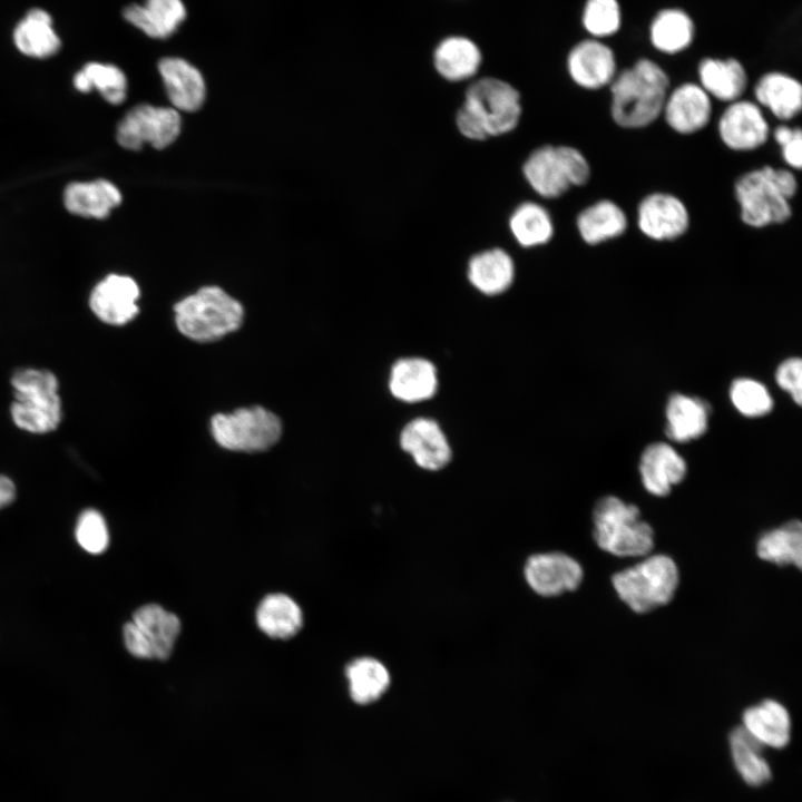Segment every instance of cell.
<instances>
[{"mask_svg": "<svg viewBox=\"0 0 802 802\" xmlns=\"http://www.w3.org/2000/svg\"><path fill=\"white\" fill-rule=\"evenodd\" d=\"M528 586L538 595L552 597L576 589L583 579V568L564 552H542L530 556L524 569Z\"/></svg>", "mask_w": 802, "mask_h": 802, "instance_id": "15", "label": "cell"}, {"mask_svg": "<svg viewBox=\"0 0 802 802\" xmlns=\"http://www.w3.org/2000/svg\"><path fill=\"white\" fill-rule=\"evenodd\" d=\"M695 26L691 16L679 8L658 11L649 26V39L655 49L675 55L687 49L694 40Z\"/></svg>", "mask_w": 802, "mask_h": 802, "instance_id": "32", "label": "cell"}, {"mask_svg": "<svg viewBox=\"0 0 802 802\" xmlns=\"http://www.w3.org/2000/svg\"><path fill=\"white\" fill-rule=\"evenodd\" d=\"M515 263L502 248H489L470 257L467 277L481 294L499 295L505 293L515 280Z\"/></svg>", "mask_w": 802, "mask_h": 802, "instance_id": "26", "label": "cell"}, {"mask_svg": "<svg viewBox=\"0 0 802 802\" xmlns=\"http://www.w3.org/2000/svg\"><path fill=\"white\" fill-rule=\"evenodd\" d=\"M731 755L736 771L751 786H761L772 777L771 767L762 752L764 746L742 725L734 727L728 737Z\"/></svg>", "mask_w": 802, "mask_h": 802, "instance_id": "34", "label": "cell"}, {"mask_svg": "<svg viewBox=\"0 0 802 802\" xmlns=\"http://www.w3.org/2000/svg\"><path fill=\"white\" fill-rule=\"evenodd\" d=\"M345 676L351 698L361 705L379 700L390 685L387 667L373 657L353 659L345 668Z\"/></svg>", "mask_w": 802, "mask_h": 802, "instance_id": "36", "label": "cell"}, {"mask_svg": "<svg viewBox=\"0 0 802 802\" xmlns=\"http://www.w3.org/2000/svg\"><path fill=\"white\" fill-rule=\"evenodd\" d=\"M756 552L763 560L801 568L802 563V525L799 520H790L784 525L764 532L757 540Z\"/></svg>", "mask_w": 802, "mask_h": 802, "instance_id": "37", "label": "cell"}, {"mask_svg": "<svg viewBox=\"0 0 802 802\" xmlns=\"http://www.w3.org/2000/svg\"><path fill=\"white\" fill-rule=\"evenodd\" d=\"M522 173L534 192L551 199L563 196L571 187L586 185L591 176V167L576 147L544 145L529 154Z\"/></svg>", "mask_w": 802, "mask_h": 802, "instance_id": "7", "label": "cell"}, {"mask_svg": "<svg viewBox=\"0 0 802 802\" xmlns=\"http://www.w3.org/2000/svg\"><path fill=\"white\" fill-rule=\"evenodd\" d=\"M180 125V116L175 108L140 104L128 110L119 121L116 139L121 147L130 150H138L145 144L163 149L178 137Z\"/></svg>", "mask_w": 802, "mask_h": 802, "instance_id": "11", "label": "cell"}, {"mask_svg": "<svg viewBox=\"0 0 802 802\" xmlns=\"http://www.w3.org/2000/svg\"><path fill=\"white\" fill-rule=\"evenodd\" d=\"M608 87L613 121L624 129H643L662 116L669 77L654 60L640 58L617 72Z\"/></svg>", "mask_w": 802, "mask_h": 802, "instance_id": "1", "label": "cell"}, {"mask_svg": "<svg viewBox=\"0 0 802 802\" xmlns=\"http://www.w3.org/2000/svg\"><path fill=\"white\" fill-rule=\"evenodd\" d=\"M400 446L420 468L437 471L451 459V448L439 423L430 418H415L400 433Z\"/></svg>", "mask_w": 802, "mask_h": 802, "instance_id": "18", "label": "cell"}, {"mask_svg": "<svg viewBox=\"0 0 802 802\" xmlns=\"http://www.w3.org/2000/svg\"><path fill=\"white\" fill-rule=\"evenodd\" d=\"M124 18L146 36L165 39L176 32L186 18L182 0H145L133 3L123 11Z\"/></svg>", "mask_w": 802, "mask_h": 802, "instance_id": "27", "label": "cell"}, {"mask_svg": "<svg viewBox=\"0 0 802 802\" xmlns=\"http://www.w3.org/2000/svg\"><path fill=\"white\" fill-rule=\"evenodd\" d=\"M16 499V486L6 475H0V509L9 506Z\"/></svg>", "mask_w": 802, "mask_h": 802, "instance_id": "44", "label": "cell"}, {"mask_svg": "<svg viewBox=\"0 0 802 802\" xmlns=\"http://www.w3.org/2000/svg\"><path fill=\"white\" fill-rule=\"evenodd\" d=\"M698 85L712 99L730 104L741 99L747 87V72L735 58H703L697 66Z\"/></svg>", "mask_w": 802, "mask_h": 802, "instance_id": "23", "label": "cell"}, {"mask_svg": "<svg viewBox=\"0 0 802 802\" xmlns=\"http://www.w3.org/2000/svg\"><path fill=\"white\" fill-rule=\"evenodd\" d=\"M730 399L744 417L759 418L773 409V399L767 388L751 378H737L730 387Z\"/></svg>", "mask_w": 802, "mask_h": 802, "instance_id": "39", "label": "cell"}, {"mask_svg": "<svg viewBox=\"0 0 802 802\" xmlns=\"http://www.w3.org/2000/svg\"><path fill=\"white\" fill-rule=\"evenodd\" d=\"M567 71L577 86L587 90L609 86L618 72L614 51L596 38L579 41L570 49Z\"/></svg>", "mask_w": 802, "mask_h": 802, "instance_id": "17", "label": "cell"}, {"mask_svg": "<svg viewBox=\"0 0 802 802\" xmlns=\"http://www.w3.org/2000/svg\"><path fill=\"white\" fill-rule=\"evenodd\" d=\"M619 598L634 612L646 613L667 604L678 585L675 561L666 555H653L613 576Z\"/></svg>", "mask_w": 802, "mask_h": 802, "instance_id": "8", "label": "cell"}, {"mask_svg": "<svg viewBox=\"0 0 802 802\" xmlns=\"http://www.w3.org/2000/svg\"><path fill=\"white\" fill-rule=\"evenodd\" d=\"M481 59V52L473 41L456 36L442 40L433 53L436 70L450 81H461L475 76Z\"/></svg>", "mask_w": 802, "mask_h": 802, "instance_id": "31", "label": "cell"}, {"mask_svg": "<svg viewBox=\"0 0 802 802\" xmlns=\"http://www.w3.org/2000/svg\"><path fill=\"white\" fill-rule=\"evenodd\" d=\"M12 39L22 55L37 59L49 58L61 47L51 16L41 8H32L26 13L14 27Z\"/></svg>", "mask_w": 802, "mask_h": 802, "instance_id": "30", "label": "cell"}, {"mask_svg": "<svg viewBox=\"0 0 802 802\" xmlns=\"http://www.w3.org/2000/svg\"><path fill=\"white\" fill-rule=\"evenodd\" d=\"M281 419L261 405L217 413L211 420L215 442L229 451L262 452L275 446L282 436Z\"/></svg>", "mask_w": 802, "mask_h": 802, "instance_id": "9", "label": "cell"}, {"mask_svg": "<svg viewBox=\"0 0 802 802\" xmlns=\"http://www.w3.org/2000/svg\"><path fill=\"white\" fill-rule=\"evenodd\" d=\"M10 415L17 428L33 434L56 430L62 420L59 381L46 369H20L11 376Z\"/></svg>", "mask_w": 802, "mask_h": 802, "instance_id": "5", "label": "cell"}, {"mask_svg": "<svg viewBox=\"0 0 802 802\" xmlns=\"http://www.w3.org/2000/svg\"><path fill=\"white\" fill-rule=\"evenodd\" d=\"M581 21L594 38L609 37L620 28V6L617 0H586Z\"/></svg>", "mask_w": 802, "mask_h": 802, "instance_id": "40", "label": "cell"}, {"mask_svg": "<svg viewBox=\"0 0 802 802\" xmlns=\"http://www.w3.org/2000/svg\"><path fill=\"white\" fill-rule=\"evenodd\" d=\"M626 212L612 199H599L584 209L576 218L580 238L590 246L600 245L624 235L628 228Z\"/></svg>", "mask_w": 802, "mask_h": 802, "instance_id": "25", "label": "cell"}, {"mask_svg": "<svg viewBox=\"0 0 802 802\" xmlns=\"http://www.w3.org/2000/svg\"><path fill=\"white\" fill-rule=\"evenodd\" d=\"M594 538L598 547L618 557L647 555L654 546V531L642 520L637 506L616 496L599 499L593 512Z\"/></svg>", "mask_w": 802, "mask_h": 802, "instance_id": "6", "label": "cell"}, {"mask_svg": "<svg viewBox=\"0 0 802 802\" xmlns=\"http://www.w3.org/2000/svg\"><path fill=\"white\" fill-rule=\"evenodd\" d=\"M258 628L272 638L286 639L294 636L303 625L300 606L285 594L265 596L256 609Z\"/></svg>", "mask_w": 802, "mask_h": 802, "instance_id": "33", "label": "cell"}, {"mask_svg": "<svg viewBox=\"0 0 802 802\" xmlns=\"http://www.w3.org/2000/svg\"><path fill=\"white\" fill-rule=\"evenodd\" d=\"M74 86L80 92H89L96 89L111 105L121 104L127 92L125 74L111 63H86L74 76Z\"/></svg>", "mask_w": 802, "mask_h": 802, "instance_id": "38", "label": "cell"}, {"mask_svg": "<svg viewBox=\"0 0 802 802\" xmlns=\"http://www.w3.org/2000/svg\"><path fill=\"white\" fill-rule=\"evenodd\" d=\"M120 203V190L107 179L70 183L63 192L67 211L86 218H105Z\"/></svg>", "mask_w": 802, "mask_h": 802, "instance_id": "28", "label": "cell"}, {"mask_svg": "<svg viewBox=\"0 0 802 802\" xmlns=\"http://www.w3.org/2000/svg\"><path fill=\"white\" fill-rule=\"evenodd\" d=\"M638 470L644 488L653 496L664 497L685 478L687 464L674 447L657 441L643 450Z\"/></svg>", "mask_w": 802, "mask_h": 802, "instance_id": "19", "label": "cell"}, {"mask_svg": "<svg viewBox=\"0 0 802 802\" xmlns=\"http://www.w3.org/2000/svg\"><path fill=\"white\" fill-rule=\"evenodd\" d=\"M509 229L516 242L525 248L547 244L555 232L550 213L535 202H525L514 209L509 217Z\"/></svg>", "mask_w": 802, "mask_h": 802, "instance_id": "35", "label": "cell"}, {"mask_svg": "<svg viewBox=\"0 0 802 802\" xmlns=\"http://www.w3.org/2000/svg\"><path fill=\"white\" fill-rule=\"evenodd\" d=\"M798 189L796 176L790 168L764 165L743 173L734 183L741 221L752 228L786 223Z\"/></svg>", "mask_w": 802, "mask_h": 802, "instance_id": "2", "label": "cell"}, {"mask_svg": "<svg viewBox=\"0 0 802 802\" xmlns=\"http://www.w3.org/2000/svg\"><path fill=\"white\" fill-rule=\"evenodd\" d=\"M712 98L695 82H683L668 91L662 116L676 134L694 135L707 127L712 119Z\"/></svg>", "mask_w": 802, "mask_h": 802, "instance_id": "16", "label": "cell"}, {"mask_svg": "<svg viewBox=\"0 0 802 802\" xmlns=\"http://www.w3.org/2000/svg\"><path fill=\"white\" fill-rule=\"evenodd\" d=\"M139 287L127 275L109 274L91 290L89 306L101 322L121 326L133 321L139 313L137 301Z\"/></svg>", "mask_w": 802, "mask_h": 802, "instance_id": "14", "label": "cell"}, {"mask_svg": "<svg viewBox=\"0 0 802 802\" xmlns=\"http://www.w3.org/2000/svg\"><path fill=\"white\" fill-rule=\"evenodd\" d=\"M742 720V726L763 746L783 749L790 742L789 712L774 700H765L746 708Z\"/></svg>", "mask_w": 802, "mask_h": 802, "instance_id": "29", "label": "cell"}, {"mask_svg": "<svg viewBox=\"0 0 802 802\" xmlns=\"http://www.w3.org/2000/svg\"><path fill=\"white\" fill-rule=\"evenodd\" d=\"M388 385L391 394L400 401L414 403L428 400L438 389L437 369L423 358L400 359L391 366Z\"/></svg>", "mask_w": 802, "mask_h": 802, "instance_id": "21", "label": "cell"}, {"mask_svg": "<svg viewBox=\"0 0 802 802\" xmlns=\"http://www.w3.org/2000/svg\"><path fill=\"white\" fill-rule=\"evenodd\" d=\"M771 135L780 147L782 160L788 168L800 170L802 166V131L800 127L782 123L771 131Z\"/></svg>", "mask_w": 802, "mask_h": 802, "instance_id": "42", "label": "cell"}, {"mask_svg": "<svg viewBox=\"0 0 802 802\" xmlns=\"http://www.w3.org/2000/svg\"><path fill=\"white\" fill-rule=\"evenodd\" d=\"M711 408L698 397L673 393L665 407V433L675 442H688L702 437L708 427Z\"/></svg>", "mask_w": 802, "mask_h": 802, "instance_id": "24", "label": "cell"}, {"mask_svg": "<svg viewBox=\"0 0 802 802\" xmlns=\"http://www.w3.org/2000/svg\"><path fill=\"white\" fill-rule=\"evenodd\" d=\"M717 134L728 149L746 153L764 146L771 128L763 109L755 101L741 98L727 104L718 117Z\"/></svg>", "mask_w": 802, "mask_h": 802, "instance_id": "13", "label": "cell"}, {"mask_svg": "<svg viewBox=\"0 0 802 802\" xmlns=\"http://www.w3.org/2000/svg\"><path fill=\"white\" fill-rule=\"evenodd\" d=\"M636 224L645 237L655 242H672L687 233L691 215L678 196L667 192H653L638 203Z\"/></svg>", "mask_w": 802, "mask_h": 802, "instance_id": "12", "label": "cell"}, {"mask_svg": "<svg viewBox=\"0 0 802 802\" xmlns=\"http://www.w3.org/2000/svg\"><path fill=\"white\" fill-rule=\"evenodd\" d=\"M753 94L755 102L782 123L794 119L801 111L802 86L789 74L782 71L764 74L756 81Z\"/></svg>", "mask_w": 802, "mask_h": 802, "instance_id": "22", "label": "cell"}, {"mask_svg": "<svg viewBox=\"0 0 802 802\" xmlns=\"http://www.w3.org/2000/svg\"><path fill=\"white\" fill-rule=\"evenodd\" d=\"M168 99L177 110L196 111L205 100V81L197 68L177 57L158 62Z\"/></svg>", "mask_w": 802, "mask_h": 802, "instance_id": "20", "label": "cell"}, {"mask_svg": "<svg viewBox=\"0 0 802 802\" xmlns=\"http://www.w3.org/2000/svg\"><path fill=\"white\" fill-rule=\"evenodd\" d=\"M178 331L189 340L214 342L237 331L244 320L242 304L218 286H205L174 306Z\"/></svg>", "mask_w": 802, "mask_h": 802, "instance_id": "4", "label": "cell"}, {"mask_svg": "<svg viewBox=\"0 0 802 802\" xmlns=\"http://www.w3.org/2000/svg\"><path fill=\"white\" fill-rule=\"evenodd\" d=\"M777 385L788 392L792 400L800 405L802 401V361L791 356L782 361L775 371Z\"/></svg>", "mask_w": 802, "mask_h": 802, "instance_id": "43", "label": "cell"}, {"mask_svg": "<svg viewBox=\"0 0 802 802\" xmlns=\"http://www.w3.org/2000/svg\"><path fill=\"white\" fill-rule=\"evenodd\" d=\"M180 633V620L157 604L139 607L123 629L127 651L138 658L167 659Z\"/></svg>", "mask_w": 802, "mask_h": 802, "instance_id": "10", "label": "cell"}, {"mask_svg": "<svg viewBox=\"0 0 802 802\" xmlns=\"http://www.w3.org/2000/svg\"><path fill=\"white\" fill-rule=\"evenodd\" d=\"M75 536L80 547L90 554L104 552L109 544L107 524L96 509H86L80 514Z\"/></svg>", "mask_w": 802, "mask_h": 802, "instance_id": "41", "label": "cell"}, {"mask_svg": "<svg viewBox=\"0 0 802 802\" xmlns=\"http://www.w3.org/2000/svg\"><path fill=\"white\" fill-rule=\"evenodd\" d=\"M521 117L518 90L492 77L472 82L456 115L459 133L470 140H485L512 131Z\"/></svg>", "mask_w": 802, "mask_h": 802, "instance_id": "3", "label": "cell"}]
</instances>
